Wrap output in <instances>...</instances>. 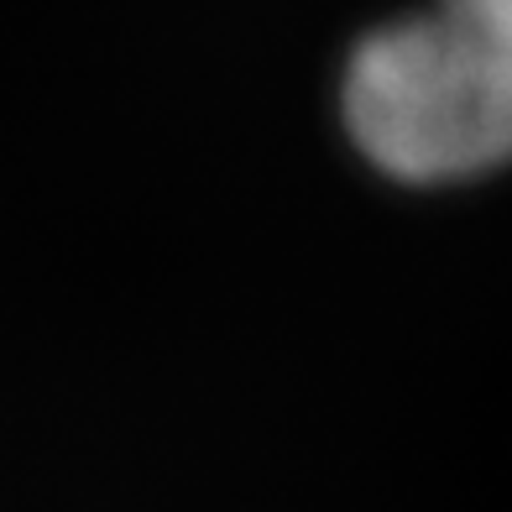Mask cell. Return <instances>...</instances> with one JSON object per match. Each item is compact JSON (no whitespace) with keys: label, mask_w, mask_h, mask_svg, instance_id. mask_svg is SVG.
I'll use <instances>...</instances> for the list:
<instances>
[{"label":"cell","mask_w":512,"mask_h":512,"mask_svg":"<svg viewBox=\"0 0 512 512\" xmlns=\"http://www.w3.org/2000/svg\"><path fill=\"white\" fill-rule=\"evenodd\" d=\"M345 126L408 183L512 162V0H429L366 37L345 68Z\"/></svg>","instance_id":"obj_1"}]
</instances>
